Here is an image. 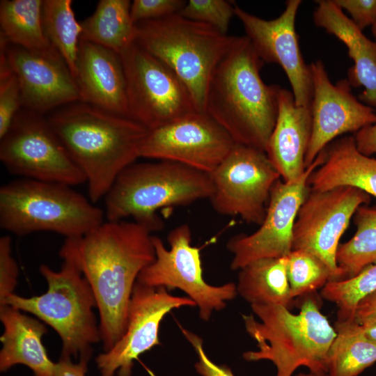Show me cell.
<instances>
[{"instance_id": "10", "label": "cell", "mask_w": 376, "mask_h": 376, "mask_svg": "<svg viewBox=\"0 0 376 376\" xmlns=\"http://www.w3.org/2000/svg\"><path fill=\"white\" fill-rule=\"evenodd\" d=\"M120 56L130 118L151 130L198 111L186 86L162 61L135 42Z\"/></svg>"}, {"instance_id": "1", "label": "cell", "mask_w": 376, "mask_h": 376, "mask_svg": "<svg viewBox=\"0 0 376 376\" xmlns=\"http://www.w3.org/2000/svg\"><path fill=\"white\" fill-rule=\"evenodd\" d=\"M150 233L134 221H107L84 236L65 239L58 251L81 271L92 289L103 352L124 334L137 278L155 260Z\"/></svg>"}, {"instance_id": "19", "label": "cell", "mask_w": 376, "mask_h": 376, "mask_svg": "<svg viewBox=\"0 0 376 376\" xmlns=\"http://www.w3.org/2000/svg\"><path fill=\"white\" fill-rule=\"evenodd\" d=\"M0 38L17 78L24 109L43 115L81 101L76 81L56 52L31 51L9 43L1 34Z\"/></svg>"}, {"instance_id": "9", "label": "cell", "mask_w": 376, "mask_h": 376, "mask_svg": "<svg viewBox=\"0 0 376 376\" xmlns=\"http://www.w3.org/2000/svg\"><path fill=\"white\" fill-rule=\"evenodd\" d=\"M0 139V160L11 174L72 187L86 182L43 115L21 109Z\"/></svg>"}, {"instance_id": "16", "label": "cell", "mask_w": 376, "mask_h": 376, "mask_svg": "<svg viewBox=\"0 0 376 376\" xmlns=\"http://www.w3.org/2000/svg\"><path fill=\"white\" fill-rule=\"evenodd\" d=\"M196 306L187 297L174 296L162 287L153 288L136 283L127 310L124 334L108 351L95 358L100 376H131L139 357L160 345V324L171 310Z\"/></svg>"}, {"instance_id": "17", "label": "cell", "mask_w": 376, "mask_h": 376, "mask_svg": "<svg viewBox=\"0 0 376 376\" xmlns=\"http://www.w3.org/2000/svg\"><path fill=\"white\" fill-rule=\"evenodd\" d=\"M301 0H288L276 18L265 19L235 6V15L242 22L263 62L279 65L284 70L297 106L311 108L313 81L310 65L303 58L295 29Z\"/></svg>"}, {"instance_id": "42", "label": "cell", "mask_w": 376, "mask_h": 376, "mask_svg": "<svg viewBox=\"0 0 376 376\" xmlns=\"http://www.w3.org/2000/svg\"><path fill=\"white\" fill-rule=\"evenodd\" d=\"M366 336L376 344V318H368L360 323Z\"/></svg>"}, {"instance_id": "44", "label": "cell", "mask_w": 376, "mask_h": 376, "mask_svg": "<svg viewBox=\"0 0 376 376\" xmlns=\"http://www.w3.org/2000/svg\"><path fill=\"white\" fill-rule=\"evenodd\" d=\"M372 33L376 42V24L372 26Z\"/></svg>"}, {"instance_id": "14", "label": "cell", "mask_w": 376, "mask_h": 376, "mask_svg": "<svg viewBox=\"0 0 376 376\" xmlns=\"http://www.w3.org/2000/svg\"><path fill=\"white\" fill-rule=\"evenodd\" d=\"M235 144L208 114L195 111L149 130L140 157L175 162L210 174Z\"/></svg>"}, {"instance_id": "12", "label": "cell", "mask_w": 376, "mask_h": 376, "mask_svg": "<svg viewBox=\"0 0 376 376\" xmlns=\"http://www.w3.org/2000/svg\"><path fill=\"white\" fill-rule=\"evenodd\" d=\"M210 175L213 191L209 200L217 212L263 223L272 189L281 177L265 152L235 143Z\"/></svg>"}, {"instance_id": "33", "label": "cell", "mask_w": 376, "mask_h": 376, "mask_svg": "<svg viewBox=\"0 0 376 376\" xmlns=\"http://www.w3.org/2000/svg\"><path fill=\"white\" fill-rule=\"evenodd\" d=\"M0 38V139H1L21 111L22 100L17 78L7 61L4 41Z\"/></svg>"}, {"instance_id": "2", "label": "cell", "mask_w": 376, "mask_h": 376, "mask_svg": "<svg viewBox=\"0 0 376 376\" xmlns=\"http://www.w3.org/2000/svg\"><path fill=\"white\" fill-rule=\"evenodd\" d=\"M47 119L84 173L90 200L104 198L118 175L140 157L148 130L130 118L79 101Z\"/></svg>"}, {"instance_id": "36", "label": "cell", "mask_w": 376, "mask_h": 376, "mask_svg": "<svg viewBox=\"0 0 376 376\" xmlns=\"http://www.w3.org/2000/svg\"><path fill=\"white\" fill-rule=\"evenodd\" d=\"M12 240L10 236L0 237V305L10 295L15 293L19 269L12 256Z\"/></svg>"}, {"instance_id": "31", "label": "cell", "mask_w": 376, "mask_h": 376, "mask_svg": "<svg viewBox=\"0 0 376 376\" xmlns=\"http://www.w3.org/2000/svg\"><path fill=\"white\" fill-rule=\"evenodd\" d=\"M376 290V264L364 268L354 277L331 281L322 288L321 295L338 307V320H354L359 301Z\"/></svg>"}, {"instance_id": "28", "label": "cell", "mask_w": 376, "mask_h": 376, "mask_svg": "<svg viewBox=\"0 0 376 376\" xmlns=\"http://www.w3.org/2000/svg\"><path fill=\"white\" fill-rule=\"evenodd\" d=\"M42 2L43 0L1 1V34L9 43L31 51L56 52L44 31Z\"/></svg>"}, {"instance_id": "6", "label": "cell", "mask_w": 376, "mask_h": 376, "mask_svg": "<svg viewBox=\"0 0 376 376\" xmlns=\"http://www.w3.org/2000/svg\"><path fill=\"white\" fill-rule=\"evenodd\" d=\"M237 38L178 13L135 24L134 42L175 72L200 112L214 69Z\"/></svg>"}, {"instance_id": "23", "label": "cell", "mask_w": 376, "mask_h": 376, "mask_svg": "<svg viewBox=\"0 0 376 376\" xmlns=\"http://www.w3.org/2000/svg\"><path fill=\"white\" fill-rule=\"evenodd\" d=\"M0 320L3 327L0 337V371L4 373L22 364L32 370L33 376H54L55 363L42 341L47 332L45 324L7 304L0 306Z\"/></svg>"}, {"instance_id": "35", "label": "cell", "mask_w": 376, "mask_h": 376, "mask_svg": "<svg viewBox=\"0 0 376 376\" xmlns=\"http://www.w3.org/2000/svg\"><path fill=\"white\" fill-rule=\"evenodd\" d=\"M187 1L183 0H134L131 3L132 22L156 19L178 13Z\"/></svg>"}, {"instance_id": "15", "label": "cell", "mask_w": 376, "mask_h": 376, "mask_svg": "<svg viewBox=\"0 0 376 376\" xmlns=\"http://www.w3.org/2000/svg\"><path fill=\"white\" fill-rule=\"evenodd\" d=\"M323 150L292 182L279 180L273 186L267 212L259 228L250 235L231 237L227 249L233 255V270H240L255 260L287 256L292 249V235L299 209L308 194V179L324 159Z\"/></svg>"}, {"instance_id": "27", "label": "cell", "mask_w": 376, "mask_h": 376, "mask_svg": "<svg viewBox=\"0 0 376 376\" xmlns=\"http://www.w3.org/2000/svg\"><path fill=\"white\" fill-rule=\"evenodd\" d=\"M336 336L327 354L330 376H358L376 362V344L355 320H337Z\"/></svg>"}, {"instance_id": "21", "label": "cell", "mask_w": 376, "mask_h": 376, "mask_svg": "<svg viewBox=\"0 0 376 376\" xmlns=\"http://www.w3.org/2000/svg\"><path fill=\"white\" fill-rule=\"evenodd\" d=\"M315 24L343 42L354 65L347 80L352 87H363L359 100L376 108V42L367 38L334 0L316 1Z\"/></svg>"}, {"instance_id": "4", "label": "cell", "mask_w": 376, "mask_h": 376, "mask_svg": "<svg viewBox=\"0 0 376 376\" xmlns=\"http://www.w3.org/2000/svg\"><path fill=\"white\" fill-rule=\"evenodd\" d=\"M251 308L260 321L252 315H243L242 319L258 350L244 352L246 361H270L276 368V376H292L301 366L312 374H327V354L336 333L313 299L305 301L297 314L280 305Z\"/></svg>"}, {"instance_id": "38", "label": "cell", "mask_w": 376, "mask_h": 376, "mask_svg": "<svg viewBox=\"0 0 376 376\" xmlns=\"http://www.w3.org/2000/svg\"><path fill=\"white\" fill-rule=\"evenodd\" d=\"M361 31L376 24V0H334Z\"/></svg>"}, {"instance_id": "24", "label": "cell", "mask_w": 376, "mask_h": 376, "mask_svg": "<svg viewBox=\"0 0 376 376\" xmlns=\"http://www.w3.org/2000/svg\"><path fill=\"white\" fill-rule=\"evenodd\" d=\"M324 159L309 175L311 190L348 186L376 198V157L361 153L354 136L342 137L324 149Z\"/></svg>"}, {"instance_id": "32", "label": "cell", "mask_w": 376, "mask_h": 376, "mask_svg": "<svg viewBox=\"0 0 376 376\" xmlns=\"http://www.w3.org/2000/svg\"><path fill=\"white\" fill-rule=\"evenodd\" d=\"M287 259V276L292 298L322 288L329 281H334L329 267L306 251L292 250Z\"/></svg>"}, {"instance_id": "43", "label": "cell", "mask_w": 376, "mask_h": 376, "mask_svg": "<svg viewBox=\"0 0 376 376\" xmlns=\"http://www.w3.org/2000/svg\"><path fill=\"white\" fill-rule=\"evenodd\" d=\"M296 376H330L328 374H325V375H315V374H312V373H299V374H297Z\"/></svg>"}, {"instance_id": "3", "label": "cell", "mask_w": 376, "mask_h": 376, "mask_svg": "<svg viewBox=\"0 0 376 376\" xmlns=\"http://www.w3.org/2000/svg\"><path fill=\"white\" fill-rule=\"evenodd\" d=\"M263 63L250 40L237 36L212 75L205 113L235 143L265 152L278 116L281 86L263 81Z\"/></svg>"}, {"instance_id": "34", "label": "cell", "mask_w": 376, "mask_h": 376, "mask_svg": "<svg viewBox=\"0 0 376 376\" xmlns=\"http://www.w3.org/2000/svg\"><path fill=\"white\" fill-rule=\"evenodd\" d=\"M235 6L225 0H189L178 14L227 34L230 22L235 15Z\"/></svg>"}, {"instance_id": "26", "label": "cell", "mask_w": 376, "mask_h": 376, "mask_svg": "<svg viewBox=\"0 0 376 376\" xmlns=\"http://www.w3.org/2000/svg\"><path fill=\"white\" fill-rule=\"evenodd\" d=\"M129 0H100L93 13L81 22V39L119 55L135 41V24Z\"/></svg>"}, {"instance_id": "29", "label": "cell", "mask_w": 376, "mask_h": 376, "mask_svg": "<svg viewBox=\"0 0 376 376\" xmlns=\"http://www.w3.org/2000/svg\"><path fill=\"white\" fill-rule=\"evenodd\" d=\"M72 4L71 0H43L42 17L47 40L75 78L83 31L81 23L75 17Z\"/></svg>"}, {"instance_id": "20", "label": "cell", "mask_w": 376, "mask_h": 376, "mask_svg": "<svg viewBox=\"0 0 376 376\" xmlns=\"http://www.w3.org/2000/svg\"><path fill=\"white\" fill-rule=\"evenodd\" d=\"M75 79L81 102L130 118L126 79L118 54L81 38Z\"/></svg>"}, {"instance_id": "25", "label": "cell", "mask_w": 376, "mask_h": 376, "mask_svg": "<svg viewBox=\"0 0 376 376\" xmlns=\"http://www.w3.org/2000/svg\"><path fill=\"white\" fill-rule=\"evenodd\" d=\"M287 256L262 258L240 269L237 293L252 304L289 308L292 297L287 276Z\"/></svg>"}, {"instance_id": "18", "label": "cell", "mask_w": 376, "mask_h": 376, "mask_svg": "<svg viewBox=\"0 0 376 376\" xmlns=\"http://www.w3.org/2000/svg\"><path fill=\"white\" fill-rule=\"evenodd\" d=\"M310 65L312 130L305 156L308 168L334 139L376 123L375 109L357 99L347 79L332 84L322 61Z\"/></svg>"}, {"instance_id": "41", "label": "cell", "mask_w": 376, "mask_h": 376, "mask_svg": "<svg viewBox=\"0 0 376 376\" xmlns=\"http://www.w3.org/2000/svg\"><path fill=\"white\" fill-rule=\"evenodd\" d=\"M368 318H376V290L363 297L358 303L354 320L360 323Z\"/></svg>"}, {"instance_id": "8", "label": "cell", "mask_w": 376, "mask_h": 376, "mask_svg": "<svg viewBox=\"0 0 376 376\" xmlns=\"http://www.w3.org/2000/svg\"><path fill=\"white\" fill-rule=\"evenodd\" d=\"M39 271L47 284L45 293L31 297L13 293L0 306L29 313L54 329L62 342L61 357L89 361L93 345L101 341L94 313L97 303L89 283L68 260H63L59 271L46 265Z\"/></svg>"}, {"instance_id": "39", "label": "cell", "mask_w": 376, "mask_h": 376, "mask_svg": "<svg viewBox=\"0 0 376 376\" xmlns=\"http://www.w3.org/2000/svg\"><path fill=\"white\" fill-rule=\"evenodd\" d=\"M358 150L370 156L376 153V123L366 126L357 132L354 136Z\"/></svg>"}, {"instance_id": "5", "label": "cell", "mask_w": 376, "mask_h": 376, "mask_svg": "<svg viewBox=\"0 0 376 376\" xmlns=\"http://www.w3.org/2000/svg\"><path fill=\"white\" fill-rule=\"evenodd\" d=\"M212 191L207 173L171 161L134 162L118 175L104 196V214L107 221L130 217L157 231L164 226L158 210L209 199Z\"/></svg>"}, {"instance_id": "40", "label": "cell", "mask_w": 376, "mask_h": 376, "mask_svg": "<svg viewBox=\"0 0 376 376\" xmlns=\"http://www.w3.org/2000/svg\"><path fill=\"white\" fill-rule=\"evenodd\" d=\"M88 361L81 359L74 363L72 358L60 357L55 363L54 376H86Z\"/></svg>"}, {"instance_id": "22", "label": "cell", "mask_w": 376, "mask_h": 376, "mask_svg": "<svg viewBox=\"0 0 376 376\" xmlns=\"http://www.w3.org/2000/svg\"><path fill=\"white\" fill-rule=\"evenodd\" d=\"M278 116L266 154L285 182L306 171L305 156L312 130L311 109L296 104L291 91L281 87Z\"/></svg>"}, {"instance_id": "7", "label": "cell", "mask_w": 376, "mask_h": 376, "mask_svg": "<svg viewBox=\"0 0 376 376\" xmlns=\"http://www.w3.org/2000/svg\"><path fill=\"white\" fill-rule=\"evenodd\" d=\"M104 216L70 185L19 178L0 188V227L16 235L47 231L77 238L104 223Z\"/></svg>"}, {"instance_id": "13", "label": "cell", "mask_w": 376, "mask_h": 376, "mask_svg": "<svg viewBox=\"0 0 376 376\" xmlns=\"http://www.w3.org/2000/svg\"><path fill=\"white\" fill-rule=\"evenodd\" d=\"M370 201L369 194L352 187L310 190L295 221L292 250L314 255L329 267L334 281L340 280L336 262L339 240L357 210Z\"/></svg>"}, {"instance_id": "11", "label": "cell", "mask_w": 376, "mask_h": 376, "mask_svg": "<svg viewBox=\"0 0 376 376\" xmlns=\"http://www.w3.org/2000/svg\"><path fill=\"white\" fill-rule=\"evenodd\" d=\"M167 249L162 240L152 236L156 258L139 274L136 282L166 290L180 289L199 309V317L208 321L213 311L226 306L237 295L234 283L212 285L204 281L200 249L191 244V233L187 224L176 226L168 235Z\"/></svg>"}, {"instance_id": "37", "label": "cell", "mask_w": 376, "mask_h": 376, "mask_svg": "<svg viewBox=\"0 0 376 376\" xmlns=\"http://www.w3.org/2000/svg\"><path fill=\"white\" fill-rule=\"evenodd\" d=\"M186 339L194 348L198 360L194 364L196 372L201 376H235L232 370L227 366L214 363L207 356L203 346V340L196 334L180 326Z\"/></svg>"}, {"instance_id": "30", "label": "cell", "mask_w": 376, "mask_h": 376, "mask_svg": "<svg viewBox=\"0 0 376 376\" xmlns=\"http://www.w3.org/2000/svg\"><path fill=\"white\" fill-rule=\"evenodd\" d=\"M354 235L339 245L336 253L341 279L354 277L376 264V209L360 206L354 214Z\"/></svg>"}]
</instances>
